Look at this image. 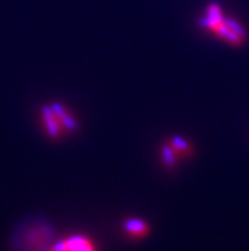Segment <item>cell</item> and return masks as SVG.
I'll list each match as a JSON object with an SVG mask.
<instances>
[{
    "label": "cell",
    "instance_id": "5",
    "mask_svg": "<svg viewBox=\"0 0 249 251\" xmlns=\"http://www.w3.org/2000/svg\"><path fill=\"white\" fill-rule=\"evenodd\" d=\"M123 229L126 235H129L133 239H144L149 235L150 227L145 221L140 218H130L123 223Z\"/></svg>",
    "mask_w": 249,
    "mask_h": 251
},
{
    "label": "cell",
    "instance_id": "6",
    "mask_svg": "<svg viewBox=\"0 0 249 251\" xmlns=\"http://www.w3.org/2000/svg\"><path fill=\"white\" fill-rule=\"evenodd\" d=\"M168 144H169V146L172 147V150L176 152L178 158L188 156L189 153H191V147H189V143L186 139H183V138L181 137L172 138V139L168 142Z\"/></svg>",
    "mask_w": 249,
    "mask_h": 251
},
{
    "label": "cell",
    "instance_id": "4",
    "mask_svg": "<svg viewBox=\"0 0 249 251\" xmlns=\"http://www.w3.org/2000/svg\"><path fill=\"white\" fill-rule=\"evenodd\" d=\"M50 251H97V249L88 237L73 235L61 241H55Z\"/></svg>",
    "mask_w": 249,
    "mask_h": 251
},
{
    "label": "cell",
    "instance_id": "2",
    "mask_svg": "<svg viewBox=\"0 0 249 251\" xmlns=\"http://www.w3.org/2000/svg\"><path fill=\"white\" fill-rule=\"evenodd\" d=\"M42 123L45 130L51 138H59L65 134L73 133L78 127V121L71 115V112L68 111V108L60 105L59 102L44 106Z\"/></svg>",
    "mask_w": 249,
    "mask_h": 251
},
{
    "label": "cell",
    "instance_id": "3",
    "mask_svg": "<svg viewBox=\"0 0 249 251\" xmlns=\"http://www.w3.org/2000/svg\"><path fill=\"white\" fill-rule=\"evenodd\" d=\"M54 242L51 227L44 223H32L19 231L14 244L21 251H50Z\"/></svg>",
    "mask_w": 249,
    "mask_h": 251
},
{
    "label": "cell",
    "instance_id": "1",
    "mask_svg": "<svg viewBox=\"0 0 249 251\" xmlns=\"http://www.w3.org/2000/svg\"><path fill=\"white\" fill-rule=\"evenodd\" d=\"M201 25L231 46H240L247 40V31L238 21L225 17L220 5L212 3L200 21Z\"/></svg>",
    "mask_w": 249,
    "mask_h": 251
}]
</instances>
